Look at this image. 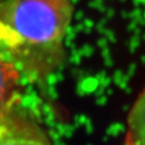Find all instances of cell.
Returning <instances> with one entry per match:
<instances>
[{"label":"cell","instance_id":"6da1fadb","mask_svg":"<svg viewBox=\"0 0 145 145\" xmlns=\"http://www.w3.org/2000/svg\"><path fill=\"white\" fill-rule=\"evenodd\" d=\"M71 0H0V57L22 78L42 81L61 66Z\"/></svg>","mask_w":145,"mask_h":145},{"label":"cell","instance_id":"7a4b0ae2","mask_svg":"<svg viewBox=\"0 0 145 145\" xmlns=\"http://www.w3.org/2000/svg\"><path fill=\"white\" fill-rule=\"evenodd\" d=\"M0 145H52L34 121L10 113L0 120Z\"/></svg>","mask_w":145,"mask_h":145},{"label":"cell","instance_id":"3957f363","mask_svg":"<svg viewBox=\"0 0 145 145\" xmlns=\"http://www.w3.org/2000/svg\"><path fill=\"white\" fill-rule=\"evenodd\" d=\"M22 79L12 63L0 57V120L8 115L18 102Z\"/></svg>","mask_w":145,"mask_h":145},{"label":"cell","instance_id":"277c9868","mask_svg":"<svg viewBox=\"0 0 145 145\" xmlns=\"http://www.w3.org/2000/svg\"><path fill=\"white\" fill-rule=\"evenodd\" d=\"M124 143L125 145H145V88L128 114Z\"/></svg>","mask_w":145,"mask_h":145}]
</instances>
